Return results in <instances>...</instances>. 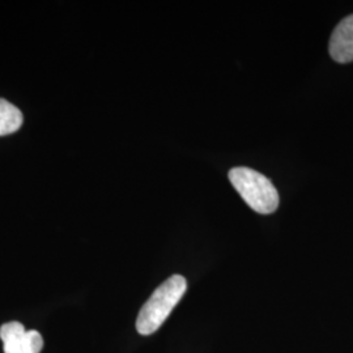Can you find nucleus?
<instances>
[{
	"label": "nucleus",
	"mask_w": 353,
	"mask_h": 353,
	"mask_svg": "<svg viewBox=\"0 0 353 353\" xmlns=\"http://www.w3.org/2000/svg\"><path fill=\"white\" fill-rule=\"evenodd\" d=\"M186 290L188 281L181 275H173L157 287L140 309L137 319V330L140 335H152L161 327Z\"/></svg>",
	"instance_id": "1"
},
{
	"label": "nucleus",
	"mask_w": 353,
	"mask_h": 353,
	"mask_svg": "<svg viewBox=\"0 0 353 353\" xmlns=\"http://www.w3.org/2000/svg\"><path fill=\"white\" fill-rule=\"evenodd\" d=\"M229 179L241 198L255 212L270 214L278 210V190L262 173L240 166L229 172Z\"/></svg>",
	"instance_id": "2"
},
{
	"label": "nucleus",
	"mask_w": 353,
	"mask_h": 353,
	"mask_svg": "<svg viewBox=\"0 0 353 353\" xmlns=\"http://www.w3.org/2000/svg\"><path fill=\"white\" fill-rule=\"evenodd\" d=\"M0 339L4 353H39L43 348V338L37 330L26 331L20 322H8L0 327Z\"/></svg>",
	"instance_id": "3"
},
{
	"label": "nucleus",
	"mask_w": 353,
	"mask_h": 353,
	"mask_svg": "<svg viewBox=\"0 0 353 353\" xmlns=\"http://www.w3.org/2000/svg\"><path fill=\"white\" fill-rule=\"evenodd\" d=\"M330 55L338 63L353 61V14L343 19L330 39Z\"/></svg>",
	"instance_id": "4"
},
{
	"label": "nucleus",
	"mask_w": 353,
	"mask_h": 353,
	"mask_svg": "<svg viewBox=\"0 0 353 353\" xmlns=\"http://www.w3.org/2000/svg\"><path fill=\"white\" fill-rule=\"evenodd\" d=\"M24 117L19 108L11 102L0 99V137L16 132L23 126Z\"/></svg>",
	"instance_id": "5"
}]
</instances>
